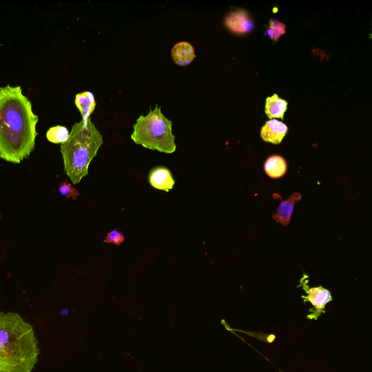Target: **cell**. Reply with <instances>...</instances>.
<instances>
[{
  "label": "cell",
  "instance_id": "1",
  "mask_svg": "<svg viewBox=\"0 0 372 372\" xmlns=\"http://www.w3.org/2000/svg\"><path fill=\"white\" fill-rule=\"evenodd\" d=\"M38 116L20 86L0 87V158L19 164L35 150Z\"/></svg>",
  "mask_w": 372,
  "mask_h": 372
},
{
  "label": "cell",
  "instance_id": "2",
  "mask_svg": "<svg viewBox=\"0 0 372 372\" xmlns=\"http://www.w3.org/2000/svg\"><path fill=\"white\" fill-rule=\"evenodd\" d=\"M38 343L32 326L18 314L0 312V372H33Z\"/></svg>",
  "mask_w": 372,
  "mask_h": 372
},
{
  "label": "cell",
  "instance_id": "3",
  "mask_svg": "<svg viewBox=\"0 0 372 372\" xmlns=\"http://www.w3.org/2000/svg\"><path fill=\"white\" fill-rule=\"evenodd\" d=\"M103 144V136L90 118L75 124L67 142L61 147L64 171L73 184L87 175L90 163Z\"/></svg>",
  "mask_w": 372,
  "mask_h": 372
},
{
  "label": "cell",
  "instance_id": "4",
  "mask_svg": "<svg viewBox=\"0 0 372 372\" xmlns=\"http://www.w3.org/2000/svg\"><path fill=\"white\" fill-rule=\"evenodd\" d=\"M131 138L137 145L159 152L173 154L177 148L173 123L162 113L158 105L147 116H140L133 126Z\"/></svg>",
  "mask_w": 372,
  "mask_h": 372
},
{
  "label": "cell",
  "instance_id": "5",
  "mask_svg": "<svg viewBox=\"0 0 372 372\" xmlns=\"http://www.w3.org/2000/svg\"><path fill=\"white\" fill-rule=\"evenodd\" d=\"M225 26L236 34H246L252 32L254 22L247 11L239 10L229 13L225 20Z\"/></svg>",
  "mask_w": 372,
  "mask_h": 372
},
{
  "label": "cell",
  "instance_id": "6",
  "mask_svg": "<svg viewBox=\"0 0 372 372\" xmlns=\"http://www.w3.org/2000/svg\"><path fill=\"white\" fill-rule=\"evenodd\" d=\"M306 276L307 275H304L300 281L301 285H304V288L307 293V296L304 297V298L311 302L317 311H323L326 305L333 300L331 293L322 287L309 288L308 281L306 280Z\"/></svg>",
  "mask_w": 372,
  "mask_h": 372
},
{
  "label": "cell",
  "instance_id": "7",
  "mask_svg": "<svg viewBox=\"0 0 372 372\" xmlns=\"http://www.w3.org/2000/svg\"><path fill=\"white\" fill-rule=\"evenodd\" d=\"M288 132L287 126L276 120L267 122L261 129V137L266 142L279 144Z\"/></svg>",
  "mask_w": 372,
  "mask_h": 372
},
{
  "label": "cell",
  "instance_id": "8",
  "mask_svg": "<svg viewBox=\"0 0 372 372\" xmlns=\"http://www.w3.org/2000/svg\"><path fill=\"white\" fill-rule=\"evenodd\" d=\"M149 182L152 187L167 192L172 190L175 185L170 171L164 167H157L151 170Z\"/></svg>",
  "mask_w": 372,
  "mask_h": 372
},
{
  "label": "cell",
  "instance_id": "9",
  "mask_svg": "<svg viewBox=\"0 0 372 372\" xmlns=\"http://www.w3.org/2000/svg\"><path fill=\"white\" fill-rule=\"evenodd\" d=\"M171 56L174 62L180 66L190 65L196 58L194 46L186 42L176 44L171 51Z\"/></svg>",
  "mask_w": 372,
  "mask_h": 372
},
{
  "label": "cell",
  "instance_id": "10",
  "mask_svg": "<svg viewBox=\"0 0 372 372\" xmlns=\"http://www.w3.org/2000/svg\"><path fill=\"white\" fill-rule=\"evenodd\" d=\"M302 199L300 194L295 193L279 205L276 213L273 216V219L283 225H288L294 211L295 203Z\"/></svg>",
  "mask_w": 372,
  "mask_h": 372
},
{
  "label": "cell",
  "instance_id": "11",
  "mask_svg": "<svg viewBox=\"0 0 372 372\" xmlns=\"http://www.w3.org/2000/svg\"><path fill=\"white\" fill-rule=\"evenodd\" d=\"M75 104L82 114L83 121L89 119V116L97 107L95 97L91 92L79 93L75 98Z\"/></svg>",
  "mask_w": 372,
  "mask_h": 372
},
{
  "label": "cell",
  "instance_id": "12",
  "mask_svg": "<svg viewBox=\"0 0 372 372\" xmlns=\"http://www.w3.org/2000/svg\"><path fill=\"white\" fill-rule=\"evenodd\" d=\"M287 170V161L280 156H272L266 161L265 171L271 178H282L286 174Z\"/></svg>",
  "mask_w": 372,
  "mask_h": 372
},
{
  "label": "cell",
  "instance_id": "13",
  "mask_svg": "<svg viewBox=\"0 0 372 372\" xmlns=\"http://www.w3.org/2000/svg\"><path fill=\"white\" fill-rule=\"evenodd\" d=\"M287 105L288 104L286 101L274 94L272 97H268L266 99V113L271 120H273V118L283 120L287 109Z\"/></svg>",
  "mask_w": 372,
  "mask_h": 372
},
{
  "label": "cell",
  "instance_id": "14",
  "mask_svg": "<svg viewBox=\"0 0 372 372\" xmlns=\"http://www.w3.org/2000/svg\"><path fill=\"white\" fill-rule=\"evenodd\" d=\"M69 132L66 127L63 126H55L51 128L48 132H46V137L49 141L56 144H63L67 142L69 137Z\"/></svg>",
  "mask_w": 372,
  "mask_h": 372
},
{
  "label": "cell",
  "instance_id": "15",
  "mask_svg": "<svg viewBox=\"0 0 372 372\" xmlns=\"http://www.w3.org/2000/svg\"><path fill=\"white\" fill-rule=\"evenodd\" d=\"M266 32L273 40L277 42L279 37L285 34L286 26L276 19H271L270 20V27Z\"/></svg>",
  "mask_w": 372,
  "mask_h": 372
},
{
  "label": "cell",
  "instance_id": "16",
  "mask_svg": "<svg viewBox=\"0 0 372 372\" xmlns=\"http://www.w3.org/2000/svg\"><path fill=\"white\" fill-rule=\"evenodd\" d=\"M59 192L62 196L68 199L72 198L74 200H76L80 194L79 191L75 189L71 184L67 182H63L60 185Z\"/></svg>",
  "mask_w": 372,
  "mask_h": 372
},
{
  "label": "cell",
  "instance_id": "17",
  "mask_svg": "<svg viewBox=\"0 0 372 372\" xmlns=\"http://www.w3.org/2000/svg\"><path fill=\"white\" fill-rule=\"evenodd\" d=\"M125 238L123 232L118 229H114L108 232L104 242L107 244H113L116 246H120L125 242Z\"/></svg>",
  "mask_w": 372,
  "mask_h": 372
}]
</instances>
